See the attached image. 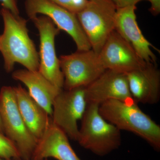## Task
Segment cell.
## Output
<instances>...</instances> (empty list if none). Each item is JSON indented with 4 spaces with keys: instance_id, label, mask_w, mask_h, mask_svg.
<instances>
[{
    "instance_id": "1",
    "label": "cell",
    "mask_w": 160,
    "mask_h": 160,
    "mask_svg": "<svg viewBox=\"0 0 160 160\" xmlns=\"http://www.w3.org/2000/svg\"><path fill=\"white\" fill-rule=\"evenodd\" d=\"M1 14L4 31L0 35V52L7 72L12 71L15 64L19 63L30 71H38L39 54L28 33L27 21L2 8Z\"/></svg>"
},
{
    "instance_id": "2",
    "label": "cell",
    "mask_w": 160,
    "mask_h": 160,
    "mask_svg": "<svg viewBox=\"0 0 160 160\" xmlns=\"http://www.w3.org/2000/svg\"><path fill=\"white\" fill-rule=\"evenodd\" d=\"M101 115L120 130L132 132L160 150V126L133 101L110 100L99 107Z\"/></svg>"
},
{
    "instance_id": "3",
    "label": "cell",
    "mask_w": 160,
    "mask_h": 160,
    "mask_svg": "<svg viewBox=\"0 0 160 160\" xmlns=\"http://www.w3.org/2000/svg\"><path fill=\"white\" fill-rule=\"evenodd\" d=\"M99 107L97 104H87L77 142L96 155L104 157L119 148L122 138L121 130L101 115Z\"/></svg>"
},
{
    "instance_id": "4",
    "label": "cell",
    "mask_w": 160,
    "mask_h": 160,
    "mask_svg": "<svg viewBox=\"0 0 160 160\" xmlns=\"http://www.w3.org/2000/svg\"><path fill=\"white\" fill-rule=\"evenodd\" d=\"M0 116L4 134L15 144L21 159L31 160L38 140L22 118L11 86H3L0 90Z\"/></svg>"
},
{
    "instance_id": "5",
    "label": "cell",
    "mask_w": 160,
    "mask_h": 160,
    "mask_svg": "<svg viewBox=\"0 0 160 160\" xmlns=\"http://www.w3.org/2000/svg\"><path fill=\"white\" fill-rule=\"evenodd\" d=\"M117 9L110 0H90L76 14L92 49L97 53L115 30Z\"/></svg>"
},
{
    "instance_id": "6",
    "label": "cell",
    "mask_w": 160,
    "mask_h": 160,
    "mask_svg": "<svg viewBox=\"0 0 160 160\" xmlns=\"http://www.w3.org/2000/svg\"><path fill=\"white\" fill-rule=\"evenodd\" d=\"M59 59L64 76V90L86 87L106 70L98 53L92 49L62 55Z\"/></svg>"
},
{
    "instance_id": "7",
    "label": "cell",
    "mask_w": 160,
    "mask_h": 160,
    "mask_svg": "<svg viewBox=\"0 0 160 160\" xmlns=\"http://www.w3.org/2000/svg\"><path fill=\"white\" fill-rule=\"evenodd\" d=\"M86 87L70 90L63 89L55 98L52 104V122L62 130L69 138L77 141L78 120L82 119L87 103Z\"/></svg>"
},
{
    "instance_id": "8",
    "label": "cell",
    "mask_w": 160,
    "mask_h": 160,
    "mask_svg": "<svg viewBox=\"0 0 160 160\" xmlns=\"http://www.w3.org/2000/svg\"><path fill=\"white\" fill-rule=\"evenodd\" d=\"M25 9L30 19L39 14L49 17L60 30H64L71 37L78 51L92 49L76 14L50 0H26Z\"/></svg>"
},
{
    "instance_id": "9",
    "label": "cell",
    "mask_w": 160,
    "mask_h": 160,
    "mask_svg": "<svg viewBox=\"0 0 160 160\" xmlns=\"http://www.w3.org/2000/svg\"><path fill=\"white\" fill-rule=\"evenodd\" d=\"M31 20L38 30L40 36L39 66L38 71L56 87L63 89L64 76L55 46V39L60 30L46 16H37Z\"/></svg>"
},
{
    "instance_id": "10",
    "label": "cell",
    "mask_w": 160,
    "mask_h": 160,
    "mask_svg": "<svg viewBox=\"0 0 160 160\" xmlns=\"http://www.w3.org/2000/svg\"><path fill=\"white\" fill-rule=\"evenodd\" d=\"M98 54L105 69L125 74L147 63L115 30L109 35Z\"/></svg>"
},
{
    "instance_id": "11",
    "label": "cell",
    "mask_w": 160,
    "mask_h": 160,
    "mask_svg": "<svg viewBox=\"0 0 160 160\" xmlns=\"http://www.w3.org/2000/svg\"><path fill=\"white\" fill-rule=\"evenodd\" d=\"M85 93L87 104L100 106L110 100L133 101L126 74L109 69L86 86Z\"/></svg>"
},
{
    "instance_id": "12",
    "label": "cell",
    "mask_w": 160,
    "mask_h": 160,
    "mask_svg": "<svg viewBox=\"0 0 160 160\" xmlns=\"http://www.w3.org/2000/svg\"><path fill=\"white\" fill-rule=\"evenodd\" d=\"M136 6L117 9L115 30L129 43L138 55L146 63L156 64L157 58L150 47L156 49L143 35L139 27Z\"/></svg>"
},
{
    "instance_id": "13",
    "label": "cell",
    "mask_w": 160,
    "mask_h": 160,
    "mask_svg": "<svg viewBox=\"0 0 160 160\" xmlns=\"http://www.w3.org/2000/svg\"><path fill=\"white\" fill-rule=\"evenodd\" d=\"M129 89L136 103L153 105L160 98V71L156 64L145 66L126 73Z\"/></svg>"
},
{
    "instance_id": "14",
    "label": "cell",
    "mask_w": 160,
    "mask_h": 160,
    "mask_svg": "<svg viewBox=\"0 0 160 160\" xmlns=\"http://www.w3.org/2000/svg\"><path fill=\"white\" fill-rule=\"evenodd\" d=\"M65 132L51 119L42 135L38 139L31 160H81L75 153Z\"/></svg>"
},
{
    "instance_id": "15",
    "label": "cell",
    "mask_w": 160,
    "mask_h": 160,
    "mask_svg": "<svg viewBox=\"0 0 160 160\" xmlns=\"http://www.w3.org/2000/svg\"><path fill=\"white\" fill-rule=\"evenodd\" d=\"M12 78L22 82L26 86L32 97L51 117L53 100L63 89L56 87L38 71L19 69L12 72Z\"/></svg>"
},
{
    "instance_id": "16",
    "label": "cell",
    "mask_w": 160,
    "mask_h": 160,
    "mask_svg": "<svg viewBox=\"0 0 160 160\" xmlns=\"http://www.w3.org/2000/svg\"><path fill=\"white\" fill-rule=\"evenodd\" d=\"M18 108L26 126L38 139L49 125L51 118L20 85L13 87Z\"/></svg>"
},
{
    "instance_id": "17",
    "label": "cell",
    "mask_w": 160,
    "mask_h": 160,
    "mask_svg": "<svg viewBox=\"0 0 160 160\" xmlns=\"http://www.w3.org/2000/svg\"><path fill=\"white\" fill-rule=\"evenodd\" d=\"M0 158L7 160H22L19 152L14 143L0 132Z\"/></svg>"
},
{
    "instance_id": "18",
    "label": "cell",
    "mask_w": 160,
    "mask_h": 160,
    "mask_svg": "<svg viewBox=\"0 0 160 160\" xmlns=\"http://www.w3.org/2000/svg\"><path fill=\"white\" fill-rule=\"evenodd\" d=\"M63 8L76 14L86 6L88 0H50Z\"/></svg>"
},
{
    "instance_id": "19",
    "label": "cell",
    "mask_w": 160,
    "mask_h": 160,
    "mask_svg": "<svg viewBox=\"0 0 160 160\" xmlns=\"http://www.w3.org/2000/svg\"><path fill=\"white\" fill-rule=\"evenodd\" d=\"M2 8L8 9L13 14L19 15L17 0H0Z\"/></svg>"
},
{
    "instance_id": "20",
    "label": "cell",
    "mask_w": 160,
    "mask_h": 160,
    "mask_svg": "<svg viewBox=\"0 0 160 160\" xmlns=\"http://www.w3.org/2000/svg\"><path fill=\"white\" fill-rule=\"evenodd\" d=\"M117 8H123L127 6H136L139 2L147 0H110Z\"/></svg>"
},
{
    "instance_id": "21",
    "label": "cell",
    "mask_w": 160,
    "mask_h": 160,
    "mask_svg": "<svg viewBox=\"0 0 160 160\" xmlns=\"http://www.w3.org/2000/svg\"><path fill=\"white\" fill-rule=\"evenodd\" d=\"M151 4L149 10L154 16H157L160 12V0H147Z\"/></svg>"
},
{
    "instance_id": "22",
    "label": "cell",
    "mask_w": 160,
    "mask_h": 160,
    "mask_svg": "<svg viewBox=\"0 0 160 160\" xmlns=\"http://www.w3.org/2000/svg\"><path fill=\"white\" fill-rule=\"evenodd\" d=\"M0 132L4 133V134L2 123V120H1V116H0Z\"/></svg>"
},
{
    "instance_id": "23",
    "label": "cell",
    "mask_w": 160,
    "mask_h": 160,
    "mask_svg": "<svg viewBox=\"0 0 160 160\" xmlns=\"http://www.w3.org/2000/svg\"><path fill=\"white\" fill-rule=\"evenodd\" d=\"M0 160H7L3 159L0 158ZM45 160H47V159Z\"/></svg>"
},
{
    "instance_id": "24",
    "label": "cell",
    "mask_w": 160,
    "mask_h": 160,
    "mask_svg": "<svg viewBox=\"0 0 160 160\" xmlns=\"http://www.w3.org/2000/svg\"><path fill=\"white\" fill-rule=\"evenodd\" d=\"M88 1H90V0H88Z\"/></svg>"
}]
</instances>
